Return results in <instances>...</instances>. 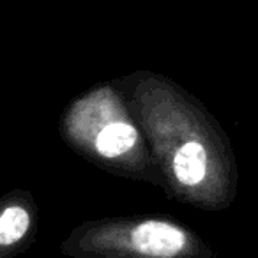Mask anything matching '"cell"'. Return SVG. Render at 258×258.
Here are the masks:
<instances>
[{
    "instance_id": "obj_1",
    "label": "cell",
    "mask_w": 258,
    "mask_h": 258,
    "mask_svg": "<svg viewBox=\"0 0 258 258\" xmlns=\"http://www.w3.org/2000/svg\"><path fill=\"white\" fill-rule=\"evenodd\" d=\"M151 149L168 198L200 211H225L239 191L228 135L200 99L154 73L115 80Z\"/></svg>"
},
{
    "instance_id": "obj_2",
    "label": "cell",
    "mask_w": 258,
    "mask_h": 258,
    "mask_svg": "<svg viewBox=\"0 0 258 258\" xmlns=\"http://www.w3.org/2000/svg\"><path fill=\"white\" fill-rule=\"evenodd\" d=\"M58 131L66 145L96 168L163 189L144 131L113 82L75 97L62 111Z\"/></svg>"
},
{
    "instance_id": "obj_3",
    "label": "cell",
    "mask_w": 258,
    "mask_h": 258,
    "mask_svg": "<svg viewBox=\"0 0 258 258\" xmlns=\"http://www.w3.org/2000/svg\"><path fill=\"white\" fill-rule=\"evenodd\" d=\"M69 258H214L193 228L166 214L87 219L60 242Z\"/></svg>"
},
{
    "instance_id": "obj_4",
    "label": "cell",
    "mask_w": 258,
    "mask_h": 258,
    "mask_svg": "<svg viewBox=\"0 0 258 258\" xmlns=\"http://www.w3.org/2000/svg\"><path fill=\"white\" fill-rule=\"evenodd\" d=\"M39 233V207L32 191L15 187L0 197V258H18Z\"/></svg>"
}]
</instances>
